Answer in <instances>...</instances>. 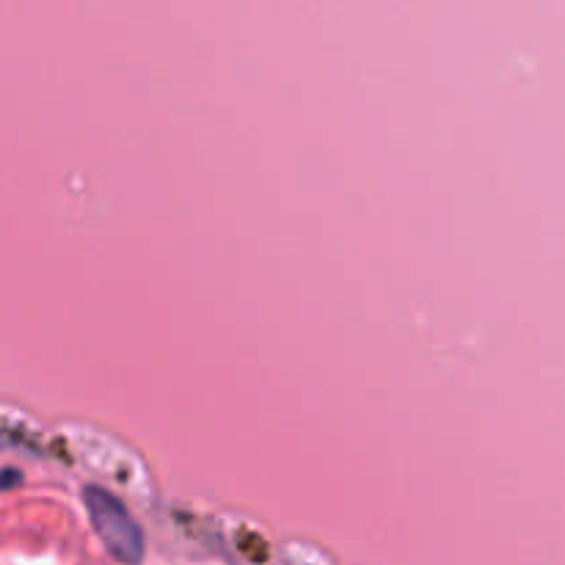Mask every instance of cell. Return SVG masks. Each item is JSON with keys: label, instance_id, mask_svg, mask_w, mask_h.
<instances>
[{"label": "cell", "instance_id": "cell-2", "mask_svg": "<svg viewBox=\"0 0 565 565\" xmlns=\"http://www.w3.org/2000/svg\"><path fill=\"white\" fill-rule=\"evenodd\" d=\"M14 483H20V475H0V489H9V486H14Z\"/></svg>", "mask_w": 565, "mask_h": 565}, {"label": "cell", "instance_id": "cell-1", "mask_svg": "<svg viewBox=\"0 0 565 565\" xmlns=\"http://www.w3.org/2000/svg\"><path fill=\"white\" fill-rule=\"evenodd\" d=\"M83 505H86L88 519H92L94 533L99 535L105 550L125 565H138L143 561V533L125 508V502L116 500L110 491L99 486L83 489Z\"/></svg>", "mask_w": 565, "mask_h": 565}]
</instances>
